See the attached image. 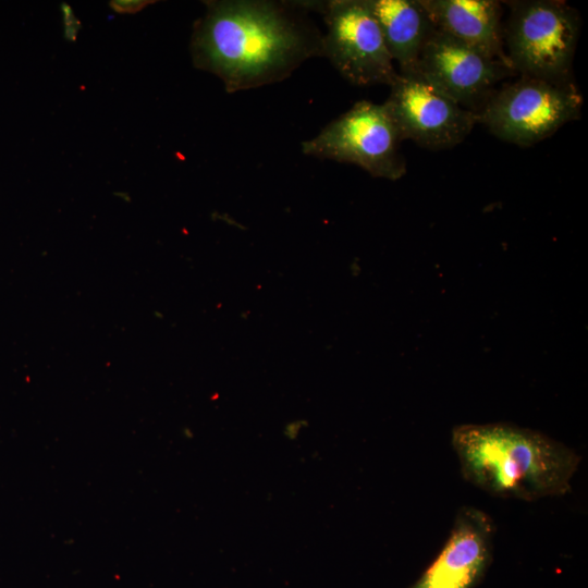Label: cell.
Segmentation results:
<instances>
[{"mask_svg": "<svg viewBox=\"0 0 588 588\" xmlns=\"http://www.w3.org/2000/svg\"><path fill=\"white\" fill-rule=\"evenodd\" d=\"M154 1L146 0H115L110 7L118 13H136Z\"/></svg>", "mask_w": 588, "mask_h": 588, "instance_id": "cell-12", "label": "cell"}, {"mask_svg": "<svg viewBox=\"0 0 588 588\" xmlns=\"http://www.w3.org/2000/svg\"><path fill=\"white\" fill-rule=\"evenodd\" d=\"M401 75H416L421 50L434 28L420 0H367Z\"/></svg>", "mask_w": 588, "mask_h": 588, "instance_id": "cell-11", "label": "cell"}, {"mask_svg": "<svg viewBox=\"0 0 588 588\" xmlns=\"http://www.w3.org/2000/svg\"><path fill=\"white\" fill-rule=\"evenodd\" d=\"M416 75L476 113L499 83L517 76L509 64L436 27L421 50Z\"/></svg>", "mask_w": 588, "mask_h": 588, "instance_id": "cell-7", "label": "cell"}, {"mask_svg": "<svg viewBox=\"0 0 588 588\" xmlns=\"http://www.w3.org/2000/svg\"><path fill=\"white\" fill-rule=\"evenodd\" d=\"M205 3L191 39L193 63L217 75L228 93L283 81L306 60L322 57V33L305 1Z\"/></svg>", "mask_w": 588, "mask_h": 588, "instance_id": "cell-1", "label": "cell"}, {"mask_svg": "<svg viewBox=\"0 0 588 588\" xmlns=\"http://www.w3.org/2000/svg\"><path fill=\"white\" fill-rule=\"evenodd\" d=\"M420 3L436 28L510 65L503 44L500 1L420 0Z\"/></svg>", "mask_w": 588, "mask_h": 588, "instance_id": "cell-10", "label": "cell"}, {"mask_svg": "<svg viewBox=\"0 0 588 588\" xmlns=\"http://www.w3.org/2000/svg\"><path fill=\"white\" fill-rule=\"evenodd\" d=\"M451 443L466 481L493 497L527 502L569 492L581 462L563 442L510 422L455 426Z\"/></svg>", "mask_w": 588, "mask_h": 588, "instance_id": "cell-2", "label": "cell"}, {"mask_svg": "<svg viewBox=\"0 0 588 588\" xmlns=\"http://www.w3.org/2000/svg\"><path fill=\"white\" fill-rule=\"evenodd\" d=\"M503 28L506 59L517 75L573 81L572 68L580 30L575 8L560 0L506 2Z\"/></svg>", "mask_w": 588, "mask_h": 588, "instance_id": "cell-3", "label": "cell"}, {"mask_svg": "<svg viewBox=\"0 0 588 588\" xmlns=\"http://www.w3.org/2000/svg\"><path fill=\"white\" fill-rule=\"evenodd\" d=\"M322 13V57L351 84L391 86L399 76L367 0L305 1Z\"/></svg>", "mask_w": 588, "mask_h": 588, "instance_id": "cell-6", "label": "cell"}, {"mask_svg": "<svg viewBox=\"0 0 588 588\" xmlns=\"http://www.w3.org/2000/svg\"><path fill=\"white\" fill-rule=\"evenodd\" d=\"M494 534L488 513L461 506L442 549L411 588H475L492 562Z\"/></svg>", "mask_w": 588, "mask_h": 588, "instance_id": "cell-9", "label": "cell"}, {"mask_svg": "<svg viewBox=\"0 0 588 588\" xmlns=\"http://www.w3.org/2000/svg\"><path fill=\"white\" fill-rule=\"evenodd\" d=\"M402 138L384 103L362 100L302 143L305 155L358 166L371 176L396 181L406 173Z\"/></svg>", "mask_w": 588, "mask_h": 588, "instance_id": "cell-5", "label": "cell"}, {"mask_svg": "<svg viewBox=\"0 0 588 588\" xmlns=\"http://www.w3.org/2000/svg\"><path fill=\"white\" fill-rule=\"evenodd\" d=\"M517 76L497 88L477 111V123L495 137L528 147L580 117L584 100L574 81Z\"/></svg>", "mask_w": 588, "mask_h": 588, "instance_id": "cell-4", "label": "cell"}, {"mask_svg": "<svg viewBox=\"0 0 588 588\" xmlns=\"http://www.w3.org/2000/svg\"><path fill=\"white\" fill-rule=\"evenodd\" d=\"M308 426L305 419H295L284 425L283 434L289 440H295L301 431Z\"/></svg>", "mask_w": 588, "mask_h": 588, "instance_id": "cell-13", "label": "cell"}, {"mask_svg": "<svg viewBox=\"0 0 588 588\" xmlns=\"http://www.w3.org/2000/svg\"><path fill=\"white\" fill-rule=\"evenodd\" d=\"M402 140L432 150L461 144L477 124V113L462 107L417 75H401L383 102Z\"/></svg>", "mask_w": 588, "mask_h": 588, "instance_id": "cell-8", "label": "cell"}]
</instances>
